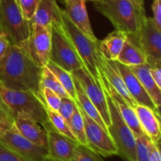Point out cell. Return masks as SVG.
<instances>
[{
  "instance_id": "obj_3",
  "label": "cell",
  "mask_w": 161,
  "mask_h": 161,
  "mask_svg": "<svg viewBox=\"0 0 161 161\" xmlns=\"http://www.w3.org/2000/svg\"><path fill=\"white\" fill-rule=\"evenodd\" d=\"M94 4L116 30L128 35L135 36L146 17L145 7L127 0H98Z\"/></svg>"
},
{
  "instance_id": "obj_10",
  "label": "cell",
  "mask_w": 161,
  "mask_h": 161,
  "mask_svg": "<svg viewBox=\"0 0 161 161\" xmlns=\"http://www.w3.org/2000/svg\"><path fill=\"white\" fill-rule=\"evenodd\" d=\"M0 142L30 161H43L48 157V149L24 137L12 126L0 138Z\"/></svg>"
},
{
  "instance_id": "obj_6",
  "label": "cell",
  "mask_w": 161,
  "mask_h": 161,
  "mask_svg": "<svg viewBox=\"0 0 161 161\" xmlns=\"http://www.w3.org/2000/svg\"><path fill=\"white\" fill-rule=\"evenodd\" d=\"M0 27L13 45L26 44L31 34V21L23 17L17 0L0 1Z\"/></svg>"
},
{
  "instance_id": "obj_9",
  "label": "cell",
  "mask_w": 161,
  "mask_h": 161,
  "mask_svg": "<svg viewBox=\"0 0 161 161\" xmlns=\"http://www.w3.org/2000/svg\"><path fill=\"white\" fill-rule=\"evenodd\" d=\"M133 36L147 56L146 63L160 64L161 29L156 25L152 17H146L138 33Z\"/></svg>"
},
{
  "instance_id": "obj_42",
  "label": "cell",
  "mask_w": 161,
  "mask_h": 161,
  "mask_svg": "<svg viewBox=\"0 0 161 161\" xmlns=\"http://www.w3.org/2000/svg\"><path fill=\"white\" fill-rule=\"evenodd\" d=\"M43 161H60V160H55V159H53L51 158V157H47V158L45 159Z\"/></svg>"
},
{
  "instance_id": "obj_32",
  "label": "cell",
  "mask_w": 161,
  "mask_h": 161,
  "mask_svg": "<svg viewBox=\"0 0 161 161\" xmlns=\"http://www.w3.org/2000/svg\"><path fill=\"white\" fill-rule=\"evenodd\" d=\"M75 108L76 104L73 99L71 97H63L61 100V104L58 111L69 124L71 116L75 112Z\"/></svg>"
},
{
  "instance_id": "obj_24",
  "label": "cell",
  "mask_w": 161,
  "mask_h": 161,
  "mask_svg": "<svg viewBox=\"0 0 161 161\" xmlns=\"http://www.w3.org/2000/svg\"><path fill=\"white\" fill-rule=\"evenodd\" d=\"M56 0H39L37 9L31 18V24L50 27L55 17Z\"/></svg>"
},
{
  "instance_id": "obj_7",
  "label": "cell",
  "mask_w": 161,
  "mask_h": 161,
  "mask_svg": "<svg viewBox=\"0 0 161 161\" xmlns=\"http://www.w3.org/2000/svg\"><path fill=\"white\" fill-rule=\"evenodd\" d=\"M50 60L71 73L84 67L56 17L51 23Z\"/></svg>"
},
{
  "instance_id": "obj_21",
  "label": "cell",
  "mask_w": 161,
  "mask_h": 161,
  "mask_svg": "<svg viewBox=\"0 0 161 161\" xmlns=\"http://www.w3.org/2000/svg\"><path fill=\"white\" fill-rule=\"evenodd\" d=\"M117 61L127 66L138 65L147 62V56L132 35H127Z\"/></svg>"
},
{
  "instance_id": "obj_36",
  "label": "cell",
  "mask_w": 161,
  "mask_h": 161,
  "mask_svg": "<svg viewBox=\"0 0 161 161\" xmlns=\"http://www.w3.org/2000/svg\"><path fill=\"white\" fill-rule=\"evenodd\" d=\"M153 17H152L156 25L161 29V0H153L152 4Z\"/></svg>"
},
{
  "instance_id": "obj_44",
  "label": "cell",
  "mask_w": 161,
  "mask_h": 161,
  "mask_svg": "<svg viewBox=\"0 0 161 161\" xmlns=\"http://www.w3.org/2000/svg\"><path fill=\"white\" fill-rule=\"evenodd\" d=\"M96 1H98V0H91V2H93V3H94V2Z\"/></svg>"
},
{
  "instance_id": "obj_27",
  "label": "cell",
  "mask_w": 161,
  "mask_h": 161,
  "mask_svg": "<svg viewBox=\"0 0 161 161\" xmlns=\"http://www.w3.org/2000/svg\"><path fill=\"white\" fill-rule=\"evenodd\" d=\"M45 107L46 110H47V116H48L49 118V120H50V124L53 126V128L56 130H58V132H60V133L63 134V135H66V136L69 137V138L76 141V138H75L73 133H72V130H71L70 127L69 126L68 123L66 122L65 119L62 117V116L58 113V111L51 109V108H49V107L47 106L46 105Z\"/></svg>"
},
{
  "instance_id": "obj_41",
  "label": "cell",
  "mask_w": 161,
  "mask_h": 161,
  "mask_svg": "<svg viewBox=\"0 0 161 161\" xmlns=\"http://www.w3.org/2000/svg\"><path fill=\"white\" fill-rule=\"evenodd\" d=\"M127 1L131 2V3H135V4L138 5V6H143V7H145V6H144V0H127Z\"/></svg>"
},
{
  "instance_id": "obj_17",
  "label": "cell",
  "mask_w": 161,
  "mask_h": 161,
  "mask_svg": "<svg viewBox=\"0 0 161 161\" xmlns=\"http://www.w3.org/2000/svg\"><path fill=\"white\" fill-rule=\"evenodd\" d=\"M14 124L19 132L32 142L47 149V135L43 127L24 113L14 115Z\"/></svg>"
},
{
  "instance_id": "obj_31",
  "label": "cell",
  "mask_w": 161,
  "mask_h": 161,
  "mask_svg": "<svg viewBox=\"0 0 161 161\" xmlns=\"http://www.w3.org/2000/svg\"><path fill=\"white\" fill-rule=\"evenodd\" d=\"M41 95L44 103L51 109L58 111L61 104V98L50 89L47 87H41Z\"/></svg>"
},
{
  "instance_id": "obj_18",
  "label": "cell",
  "mask_w": 161,
  "mask_h": 161,
  "mask_svg": "<svg viewBox=\"0 0 161 161\" xmlns=\"http://www.w3.org/2000/svg\"><path fill=\"white\" fill-rule=\"evenodd\" d=\"M84 0H63L64 13L69 19L93 40H97L93 31Z\"/></svg>"
},
{
  "instance_id": "obj_37",
  "label": "cell",
  "mask_w": 161,
  "mask_h": 161,
  "mask_svg": "<svg viewBox=\"0 0 161 161\" xmlns=\"http://www.w3.org/2000/svg\"><path fill=\"white\" fill-rule=\"evenodd\" d=\"M149 72L153 80L155 81L157 86L161 88V69L160 64H149Z\"/></svg>"
},
{
  "instance_id": "obj_1",
  "label": "cell",
  "mask_w": 161,
  "mask_h": 161,
  "mask_svg": "<svg viewBox=\"0 0 161 161\" xmlns=\"http://www.w3.org/2000/svg\"><path fill=\"white\" fill-rule=\"evenodd\" d=\"M27 43H9L6 55L0 60V84L9 89L30 91L40 95L42 68L30 56Z\"/></svg>"
},
{
  "instance_id": "obj_16",
  "label": "cell",
  "mask_w": 161,
  "mask_h": 161,
  "mask_svg": "<svg viewBox=\"0 0 161 161\" xmlns=\"http://www.w3.org/2000/svg\"><path fill=\"white\" fill-rule=\"evenodd\" d=\"M97 67L99 68L103 72L104 75H105V79L108 82V83L120 94L124 100L131 108L135 109V106L138 104L129 94L128 91H127V87L124 84L122 76H121L120 73H119V70L116 67L115 61L106 59L102 56V53H99L98 62H97Z\"/></svg>"
},
{
  "instance_id": "obj_47",
  "label": "cell",
  "mask_w": 161,
  "mask_h": 161,
  "mask_svg": "<svg viewBox=\"0 0 161 161\" xmlns=\"http://www.w3.org/2000/svg\"><path fill=\"white\" fill-rule=\"evenodd\" d=\"M0 1H1V0H0Z\"/></svg>"
},
{
  "instance_id": "obj_39",
  "label": "cell",
  "mask_w": 161,
  "mask_h": 161,
  "mask_svg": "<svg viewBox=\"0 0 161 161\" xmlns=\"http://www.w3.org/2000/svg\"><path fill=\"white\" fill-rule=\"evenodd\" d=\"M0 112H1L2 114L6 118V119H9L10 121H12L14 123V115H13L12 112L9 109V107L5 104V102H3V98L1 97V94H0Z\"/></svg>"
},
{
  "instance_id": "obj_33",
  "label": "cell",
  "mask_w": 161,
  "mask_h": 161,
  "mask_svg": "<svg viewBox=\"0 0 161 161\" xmlns=\"http://www.w3.org/2000/svg\"><path fill=\"white\" fill-rule=\"evenodd\" d=\"M39 0H17L22 15L26 20H31L37 9Z\"/></svg>"
},
{
  "instance_id": "obj_28",
  "label": "cell",
  "mask_w": 161,
  "mask_h": 161,
  "mask_svg": "<svg viewBox=\"0 0 161 161\" xmlns=\"http://www.w3.org/2000/svg\"><path fill=\"white\" fill-rule=\"evenodd\" d=\"M69 126L70 127L71 130L73 133L75 138H76V141L80 144L87 146L83 116H82L81 113L79 110L77 105L75 112L73 113L72 116H71L70 120L69 122Z\"/></svg>"
},
{
  "instance_id": "obj_8",
  "label": "cell",
  "mask_w": 161,
  "mask_h": 161,
  "mask_svg": "<svg viewBox=\"0 0 161 161\" xmlns=\"http://www.w3.org/2000/svg\"><path fill=\"white\" fill-rule=\"evenodd\" d=\"M76 105L83 116L86 145L88 147L102 157L117 155L116 146L108 131L90 117L78 104L76 103Z\"/></svg>"
},
{
  "instance_id": "obj_15",
  "label": "cell",
  "mask_w": 161,
  "mask_h": 161,
  "mask_svg": "<svg viewBox=\"0 0 161 161\" xmlns=\"http://www.w3.org/2000/svg\"><path fill=\"white\" fill-rule=\"evenodd\" d=\"M115 63H116V67L122 76L124 84L132 98L137 102L138 105L149 107V108L153 110L156 113L160 115V109L155 106L153 102L151 100L150 97L147 94L146 90L144 89L142 85L141 84L138 79L135 76V75L129 69L128 66L121 64L117 61H115Z\"/></svg>"
},
{
  "instance_id": "obj_43",
  "label": "cell",
  "mask_w": 161,
  "mask_h": 161,
  "mask_svg": "<svg viewBox=\"0 0 161 161\" xmlns=\"http://www.w3.org/2000/svg\"><path fill=\"white\" fill-rule=\"evenodd\" d=\"M0 118H6V117H5L4 116H3V114H2V113H1V112H0Z\"/></svg>"
},
{
  "instance_id": "obj_13",
  "label": "cell",
  "mask_w": 161,
  "mask_h": 161,
  "mask_svg": "<svg viewBox=\"0 0 161 161\" xmlns=\"http://www.w3.org/2000/svg\"><path fill=\"white\" fill-rule=\"evenodd\" d=\"M43 128L47 135L48 157L60 161L70 160L79 142L55 130L50 122Z\"/></svg>"
},
{
  "instance_id": "obj_11",
  "label": "cell",
  "mask_w": 161,
  "mask_h": 161,
  "mask_svg": "<svg viewBox=\"0 0 161 161\" xmlns=\"http://www.w3.org/2000/svg\"><path fill=\"white\" fill-rule=\"evenodd\" d=\"M72 75L78 80L88 98L96 107L105 125L108 127L110 124L109 111L106 97L100 81L94 80L84 67L72 72Z\"/></svg>"
},
{
  "instance_id": "obj_40",
  "label": "cell",
  "mask_w": 161,
  "mask_h": 161,
  "mask_svg": "<svg viewBox=\"0 0 161 161\" xmlns=\"http://www.w3.org/2000/svg\"><path fill=\"white\" fill-rule=\"evenodd\" d=\"M14 123L6 118H0V138L12 127Z\"/></svg>"
},
{
  "instance_id": "obj_19",
  "label": "cell",
  "mask_w": 161,
  "mask_h": 161,
  "mask_svg": "<svg viewBox=\"0 0 161 161\" xmlns=\"http://www.w3.org/2000/svg\"><path fill=\"white\" fill-rule=\"evenodd\" d=\"M140 126L153 142H160L161 137L160 115L145 105H137L135 108Z\"/></svg>"
},
{
  "instance_id": "obj_23",
  "label": "cell",
  "mask_w": 161,
  "mask_h": 161,
  "mask_svg": "<svg viewBox=\"0 0 161 161\" xmlns=\"http://www.w3.org/2000/svg\"><path fill=\"white\" fill-rule=\"evenodd\" d=\"M74 82H75V91H76V100H75V102L83 108V111H84L90 117L92 118V119H94V121H96L102 128L105 129L106 131H108V130H107L106 125H105V122H104L103 119H102L100 113H98V111H97L96 107L94 105V104L92 103V102L88 98L86 93L84 92V91L83 90V88H82L81 85H80V83L78 82V80L75 78H74Z\"/></svg>"
},
{
  "instance_id": "obj_45",
  "label": "cell",
  "mask_w": 161,
  "mask_h": 161,
  "mask_svg": "<svg viewBox=\"0 0 161 161\" xmlns=\"http://www.w3.org/2000/svg\"><path fill=\"white\" fill-rule=\"evenodd\" d=\"M3 31H2V29H1V27H0V33H2Z\"/></svg>"
},
{
  "instance_id": "obj_46",
  "label": "cell",
  "mask_w": 161,
  "mask_h": 161,
  "mask_svg": "<svg viewBox=\"0 0 161 161\" xmlns=\"http://www.w3.org/2000/svg\"><path fill=\"white\" fill-rule=\"evenodd\" d=\"M84 1H90V2H91V0H84Z\"/></svg>"
},
{
  "instance_id": "obj_14",
  "label": "cell",
  "mask_w": 161,
  "mask_h": 161,
  "mask_svg": "<svg viewBox=\"0 0 161 161\" xmlns=\"http://www.w3.org/2000/svg\"><path fill=\"white\" fill-rule=\"evenodd\" d=\"M97 72H98L99 74V80H100V83L103 85L104 87L105 88L107 92L110 95V97L113 98V100L114 101L116 105H117L118 109H119L121 116L123 117L124 120L125 121L127 125L130 127V130L132 131L135 138L144 135L145 133L142 130V129L141 126H140L139 121H138V117H137V115L135 113V109L133 108H131L124 100V98L121 97L120 94L108 83V82L107 81L105 75H104L103 72H102V70L99 68H97Z\"/></svg>"
},
{
  "instance_id": "obj_2",
  "label": "cell",
  "mask_w": 161,
  "mask_h": 161,
  "mask_svg": "<svg viewBox=\"0 0 161 161\" xmlns=\"http://www.w3.org/2000/svg\"><path fill=\"white\" fill-rule=\"evenodd\" d=\"M55 17L60 23L63 31L70 41L74 50L81 59L83 66L96 80H99L97 64L98 62L99 40H93L86 36L68 17L64 9L55 5Z\"/></svg>"
},
{
  "instance_id": "obj_5",
  "label": "cell",
  "mask_w": 161,
  "mask_h": 161,
  "mask_svg": "<svg viewBox=\"0 0 161 161\" xmlns=\"http://www.w3.org/2000/svg\"><path fill=\"white\" fill-rule=\"evenodd\" d=\"M0 94L13 115L24 113L28 115L42 127L50 124L42 95L30 91L9 89L0 84Z\"/></svg>"
},
{
  "instance_id": "obj_38",
  "label": "cell",
  "mask_w": 161,
  "mask_h": 161,
  "mask_svg": "<svg viewBox=\"0 0 161 161\" xmlns=\"http://www.w3.org/2000/svg\"><path fill=\"white\" fill-rule=\"evenodd\" d=\"M9 42L7 37L3 32L0 33V60L6 55L9 48Z\"/></svg>"
},
{
  "instance_id": "obj_25",
  "label": "cell",
  "mask_w": 161,
  "mask_h": 161,
  "mask_svg": "<svg viewBox=\"0 0 161 161\" xmlns=\"http://www.w3.org/2000/svg\"><path fill=\"white\" fill-rule=\"evenodd\" d=\"M47 68L53 72V75L57 77L58 81L63 86L66 92L69 96L73 99L74 101L76 100V91H75V82L72 73L68 71L64 70V69L60 67L57 64L50 60L47 64Z\"/></svg>"
},
{
  "instance_id": "obj_20",
  "label": "cell",
  "mask_w": 161,
  "mask_h": 161,
  "mask_svg": "<svg viewBox=\"0 0 161 161\" xmlns=\"http://www.w3.org/2000/svg\"><path fill=\"white\" fill-rule=\"evenodd\" d=\"M128 67L138 79L155 106L160 109L161 105V88L157 86L151 76L149 72V64L148 63H144L138 65H130Z\"/></svg>"
},
{
  "instance_id": "obj_12",
  "label": "cell",
  "mask_w": 161,
  "mask_h": 161,
  "mask_svg": "<svg viewBox=\"0 0 161 161\" xmlns=\"http://www.w3.org/2000/svg\"><path fill=\"white\" fill-rule=\"evenodd\" d=\"M27 48L30 56L41 68L47 65L50 60L51 48V25L43 27L31 24V34Z\"/></svg>"
},
{
  "instance_id": "obj_30",
  "label": "cell",
  "mask_w": 161,
  "mask_h": 161,
  "mask_svg": "<svg viewBox=\"0 0 161 161\" xmlns=\"http://www.w3.org/2000/svg\"><path fill=\"white\" fill-rule=\"evenodd\" d=\"M149 141H150V138L146 135L136 138L137 160L138 161H149Z\"/></svg>"
},
{
  "instance_id": "obj_4",
  "label": "cell",
  "mask_w": 161,
  "mask_h": 161,
  "mask_svg": "<svg viewBox=\"0 0 161 161\" xmlns=\"http://www.w3.org/2000/svg\"><path fill=\"white\" fill-rule=\"evenodd\" d=\"M101 85L105 92L109 111L110 124L107 130L116 146L117 156L126 161H138L136 138L121 116L117 105L103 85L102 83Z\"/></svg>"
},
{
  "instance_id": "obj_35",
  "label": "cell",
  "mask_w": 161,
  "mask_h": 161,
  "mask_svg": "<svg viewBox=\"0 0 161 161\" xmlns=\"http://www.w3.org/2000/svg\"><path fill=\"white\" fill-rule=\"evenodd\" d=\"M149 161H161L160 142H155L150 139L149 144Z\"/></svg>"
},
{
  "instance_id": "obj_26",
  "label": "cell",
  "mask_w": 161,
  "mask_h": 161,
  "mask_svg": "<svg viewBox=\"0 0 161 161\" xmlns=\"http://www.w3.org/2000/svg\"><path fill=\"white\" fill-rule=\"evenodd\" d=\"M41 87H47L56 93L61 98L63 97H71L68 94L65 90L63 88L60 82L53 74V72L47 67L44 66L42 69L41 74ZM72 98V97H71Z\"/></svg>"
},
{
  "instance_id": "obj_29",
  "label": "cell",
  "mask_w": 161,
  "mask_h": 161,
  "mask_svg": "<svg viewBox=\"0 0 161 161\" xmlns=\"http://www.w3.org/2000/svg\"><path fill=\"white\" fill-rule=\"evenodd\" d=\"M69 161H104L102 157L96 153L88 146L78 143L73 155Z\"/></svg>"
},
{
  "instance_id": "obj_34",
  "label": "cell",
  "mask_w": 161,
  "mask_h": 161,
  "mask_svg": "<svg viewBox=\"0 0 161 161\" xmlns=\"http://www.w3.org/2000/svg\"><path fill=\"white\" fill-rule=\"evenodd\" d=\"M0 161H30L0 142Z\"/></svg>"
},
{
  "instance_id": "obj_22",
  "label": "cell",
  "mask_w": 161,
  "mask_h": 161,
  "mask_svg": "<svg viewBox=\"0 0 161 161\" xmlns=\"http://www.w3.org/2000/svg\"><path fill=\"white\" fill-rule=\"evenodd\" d=\"M127 33L119 30H115L109 33L103 40H99V51L102 56L108 60L116 61L120 53Z\"/></svg>"
}]
</instances>
